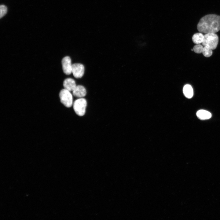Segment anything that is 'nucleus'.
Wrapping results in <instances>:
<instances>
[{"label":"nucleus","mask_w":220,"mask_h":220,"mask_svg":"<svg viewBox=\"0 0 220 220\" xmlns=\"http://www.w3.org/2000/svg\"><path fill=\"white\" fill-rule=\"evenodd\" d=\"M196 115L197 117L201 120L209 119L211 117V114L210 112L203 109L198 111Z\"/></svg>","instance_id":"9"},{"label":"nucleus","mask_w":220,"mask_h":220,"mask_svg":"<svg viewBox=\"0 0 220 220\" xmlns=\"http://www.w3.org/2000/svg\"><path fill=\"white\" fill-rule=\"evenodd\" d=\"M183 93L185 96L188 98H191L193 95V91L192 86L189 84H186L183 87Z\"/></svg>","instance_id":"10"},{"label":"nucleus","mask_w":220,"mask_h":220,"mask_svg":"<svg viewBox=\"0 0 220 220\" xmlns=\"http://www.w3.org/2000/svg\"><path fill=\"white\" fill-rule=\"evenodd\" d=\"M84 72V67L82 64L75 63L72 64V73L75 78H81L83 75Z\"/></svg>","instance_id":"5"},{"label":"nucleus","mask_w":220,"mask_h":220,"mask_svg":"<svg viewBox=\"0 0 220 220\" xmlns=\"http://www.w3.org/2000/svg\"><path fill=\"white\" fill-rule=\"evenodd\" d=\"M218 42V37L215 33H207L204 35L202 44L203 46L209 47L213 50L216 48Z\"/></svg>","instance_id":"2"},{"label":"nucleus","mask_w":220,"mask_h":220,"mask_svg":"<svg viewBox=\"0 0 220 220\" xmlns=\"http://www.w3.org/2000/svg\"><path fill=\"white\" fill-rule=\"evenodd\" d=\"M72 93L74 96L80 98H82L86 95V91L83 86L78 85L72 91Z\"/></svg>","instance_id":"7"},{"label":"nucleus","mask_w":220,"mask_h":220,"mask_svg":"<svg viewBox=\"0 0 220 220\" xmlns=\"http://www.w3.org/2000/svg\"><path fill=\"white\" fill-rule=\"evenodd\" d=\"M204 39V35L201 32L195 34L192 37L193 42L196 44L202 43Z\"/></svg>","instance_id":"11"},{"label":"nucleus","mask_w":220,"mask_h":220,"mask_svg":"<svg viewBox=\"0 0 220 220\" xmlns=\"http://www.w3.org/2000/svg\"><path fill=\"white\" fill-rule=\"evenodd\" d=\"M203 47V45L201 44H196L193 47V51L196 53H201L202 52Z\"/></svg>","instance_id":"13"},{"label":"nucleus","mask_w":220,"mask_h":220,"mask_svg":"<svg viewBox=\"0 0 220 220\" xmlns=\"http://www.w3.org/2000/svg\"><path fill=\"white\" fill-rule=\"evenodd\" d=\"M69 90L64 89L59 93V97L61 103L65 107L69 108L73 104L72 96Z\"/></svg>","instance_id":"4"},{"label":"nucleus","mask_w":220,"mask_h":220,"mask_svg":"<svg viewBox=\"0 0 220 220\" xmlns=\"http://www.w3.org/2000/svg\"><path fill=\"white\" fill-rule=\"evenodd\" d=\"M62 65L63 71L65 74L69 75L72 73V64L69 57L66 56L63 58Z\"/></svg>","instance_id":"6"},{"label":"nucleus","mask_w":220,"mask_h":220,"mask_svg":"<svg viewBox=\"0 0 220 220\" xmlns=\"http://www.w3.org/2000/svg\"><path fill=\"white\" fill-rule=\"evenodd\" d=\"M0 18L3 17L6 13L7 11V7L5 5H1L0 7Z\"/></svg>","instance_id":"14"},{"label":"nucleus","mask_w":220,"mask_h":220,"mask_svg":"<svg viewBox=\"0 0 220 220\" xmlns=\"http://www.w3.org/2000/svg\"><path fill=\"white\" fill-rule=\"evenodd\" d=\"M198 30L205 34L215 33L220 30V16L211 14L201 18L197 25Z\"/></svg>","instance_id":"1"},{"label":"nucleus","mask_w":220,"mask_h":220,"mask_svg":"<svg viewBox=\"0 0 220 220\" xmlns=\"http://www.w3.org/2000/svg\"><path fill=\"white\" fill-rule=\"evenodd\" d=\"M86 105V100L83 98H80L76 100L74 102L73 109L78 115L82 116L85 113Z\"/></svg>","instance_id":"3"},{"label":"nucleus","mask_w":220,"mask_h":220,"mask_svg":"<svg viewBox=\"0 0 220 220\" xmlns=\"http://www.w3.org/2000/svg\"><path fill=\"white\" fill-rule=\"evenodd\" d=\"M63 86L64 89L71 91L74 89L76 86L75 81L73 79L68 78L64 81Z\"/></svg>","instance_id":"8"},{"label":"nucleus","mask_w":220,"mask_h":220,"mask_svg":"<svg viewBox=\"0 0 220 220\" xmlns=\"http://www.w3.org/2000/svg\"><path fill=\"white\" fill-rule=\"evenodd\" d=\"M211 48L207 46H204L202 50V53L204 56L206 57H209L212 54V51Z\"/></svg>","instance_id":"12"}]
</instances>
